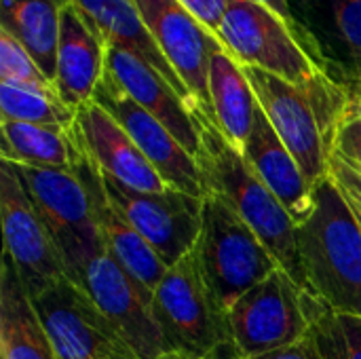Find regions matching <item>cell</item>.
<instances>
[{
  "mask_svg": "<svg viewBox=\"0 0 361 359\" xmlns=\"http://www.w3.org/2000/svg\"><path fill=\"white\" fill-rule=\"evenodd\" d=\"M305 292L361 317V222L332 176L313 186V209L296 226Z\"/></svg>",
  "mask_w": 361,
  "mask_h": 359,
  "instance_id": "6da1fadb",
  "label": "cell"
},
{
  "mask_svg": "<svg viewBox=\"0 0 361 359\" xmlns=\"http://www.w3.org/2000/svg\"><path fill=\"white\" fill-rule=\"evenodd\" d=\"M243 72L260 108L298 161L309 184H319L330 176L334 135L349 95L326 72L305 85L288 83L252 66H243Z\"/></svg>",
  "mask_w": 361,
  "mask_h": 359,
  "instance_id": "7a4b0ae2",
  "label": "cell"
},
{
  "mask_svg": "<svg viewBox=\"0 0 361 359\" xmlns=\"http://www.w3.org/2000/svg\"><path fill=\"white\" fill-rule=\"evenodd\" d=\"M201 150L199 167L205 178L207 193L222 197L243 222L258 235V239L279 260L281 269L305 290L307 279L296 241V224L281 201L267 188L254 169L220 131L216 121L195 114Z\"/></svg>",
  "mask_w": 361,
  "mask_h": 359,
  "instance_id": "3957f363",
  "label": "cell"
},
{
  "mask_svg": "<svg viewBox=\"0 0 361 359\" xmlns=\"http://www.w3.org/2000/svg\"><path fill=\"white\" fill-rule=\"evenodd\" d=\"M152 309L171 359H235L226 311L203 277L197 250L169 267Z\"/></svg>",
  "mask_w": 361,
  "mask_h": 359,
  "instance_id": "277c9868",
  "label": "cell"
},
{
  "mask_svg": "<svg viewBox=\"0 0 361 359\" xmlns=\"http://www.w3.org/2000/svg\"><path fill=\"white\" fill-rule=\"evenodd\" d=\"M195 250L203 277L224 311L281 269L258 235L216 193L203 199V229Z\"/></svg>",
  "mask_w": 361,
  "mask_h": 359,
  "instance_id": "5b68a950",
  "label": "cell"
},
{
  "mask_svg": "<svg viewBox=\"0 0 361 359\" xmlns=\"http://www.w3.org/2000/svg\"><path fill=\"white\" fill-rule=\"evenodd\" d=\"M13 167L57 245L68 279H72L82 264L106 248L85 163L80 169H40L15 163Z\"/></svg>",
  "mask_w": 361,
  "mask_h": 359,
  "instance_id": "8992f818",
  "label": "cell"
},
{
  "mask_svg": "<svg viewBox=\"0 0 361 359\" xmlns=\"http://www.w3.org/2000/svg\"><path fill=\"white\" fill-rule=\"evenodd\" d=\"M218 38L241 63L305 85L324 72L319 51L258 0H228Z\"/></svg>",
  "mask_w": 361,
  "mask_h": 359,
  "instance_id": "52a82bcc",
  "label": "cell"
},
{
  "mask_svg": "<svg viewBox=\"0 0 361 359\" xmlns=\"http://www.w3.org/2000/svg\"><path fill=\"white\" fill-rule=\"evenodd\" d=\"M116 328L140 359H171L163 330L154 317L152 292L137 284L104 248L70 279Z\"/></svg>",
  "mask_w": 361,
  "mask_h": 359,
  "instance_id": "ba28073f",
  "label": "cell"
},
{
  "mask_svg": "<svg viewBox=\"0 0 361 359\" xmlns=\"http://www.w3.org/2000/svg\"><path fill=\"white\" fill-rule=\"evenodd\" d=\"M302 292L283 269L247 290L226 311L235 359L262 355L302 341L309 332Z\"/></svg>",
  "mask_w": 361,
  "mask_h": 359,
  "instance_id": "9c48e42d",
  "label": "cell"
},
{
  "mask_svg": "<svg viewBox=\"0 0 361 359\" xmlns=\"http://www.w3.org/2000/svg\"><path fill=\"white\" fill-rule=\"evenodd\" d=\"M32 305L57 359H140L70 279L38 294Z\"/></svg>",
  "mask_w": 361,
  "mask_h": 359,
  "instance_id": "30bf717a",
  "label": "cell"
},
{
  "mask_svg": "<svg viewBox=\"0 0 361 359\" xmlns=\"http://www.w3.org/2000/svg\"><path fill=\"white\" fill-rule=\"evenodd\" d=\"M0 212L4 258L15 267V273L30 298H36L55 284L68 279L57 245L8 161H2L0 169Z\"/></svg>",
  "mask_w": 361,
  "mask_h": 359,
  "instance_id": "8fae6325",
  "label": "cell"
},
{
  "mask_svg": "<svg viewBox=\"0 0 361 359\" xmlns=\"http://www.w3.org/2000/svg\"><path fill=\"white\" fill-rule=\"evenodd\" d=\"M99 178L108 199L167 267H173L197 248L203 229V199L173 188L165 193L133 190L102 171Z\"/></svg>",
  "mask_w": 361,
  "mask_h": 359,
  "instance_id": "7c38bea8",
  "label": "cell"
},
{
  "mask_svg": "<svg viewBox=\"0 0 361 359\" xmlns=\"http://www.w3.org/2000/svg\"><path fill=\"white\" fill-rule=\"evenodd\" d=\"M148 32L188 89L195 112L214 121L209 97V63L224 44L178 0H133Z\"/></svg>",
  "mask_w": 361,
  "mask_h": 359,
  "instance_id": "4fadbf2b",
  "label": "cell"
},
{
  "mask_svg": "<svg viewBox=\"0 0 361 359\" xmlns=\"http://www.w3.org/2000/svg\"><path fill=\"white\" fill-rule=\"evenodd\" d=\"M93 102H97L129 133L169 188L205 199L207 186L199 161L159 118L133 102L106 70L95 89Z\"/></svg>",
  "mask_w": 361,
  "mask_h": 359,
  "instance_id": "5bb4252c",
  "label": "cell"
},
{
  "mask_svg": "<svg viewBox=\"0 0 361 359\" xmlns=\"http://www.w3.org/2000/svg\"><path fill=\"white\" fill-rule=\"evenodd\" d=\"M76 127L89 161L106 176L142 193H165L167 182L144 157L129 133L97 104L78 108Z\"/></svg>",
  "mask_w": 361,
  "mask_h": 359,
  "instance_id": "9a60e30c",
  "label": "cell"
},
{
  "mask_svg": "<svg viewBox=\"0 0 361 359\" xmlns=\"http://www.w3.org/2000/svg\"><path fill=\"white\" fill-rule=\"evenodd\" d=\"M108 44L93 21L74 0L61 11L55 89L63 104L78 110L89 104L106 70Z\"/></svg>",
  "mask_w": 361,
  "mask_h": 359,
  "instance_id": "2e32d148",
  "label": "cell"
},
{
  "mask_svg": "<svg viewBox=\"0 0 361 359\" xmlns=\"http://www.w3.org/2000/svg\"><path fill=\"white\" fill-rule=\"evenodd\" d=\"M106 72L133 102H137L146 112L159 118L195 159L199 157L201 138L195 114L154 68H150L146 61L131 55L129 51L108 47Z\"/></svg>",
  "mask_w": 361,
  "mask_h": 359,
  "instance_id": "e0dca14e",
  "label": "cell"
},
{
  "mask_svg": "<svg viewBox=\"0 0 361 359\" xmlns=\"http://www.w3.org/2000/svg\"><path fill=\"white\" fill-rule=\"evenodd\" d=\"M241 154L267 188L281 201L294 224L298 226L305 222L313 209V186L302 174L298 161L277 135L260 104L256 110L254 129Z\"/></svg>",
  "mask_w": 361,
  "mask_h": 359,
  "instance_id": "ac0fdd59",
  "label": "cell"
},
{
  "mask_svg": "<svg viewBox=\"0 0 361 359\" xmlns=\"http://www.w3.org/2000/svg\"><path fill=\"white\" fill-rule=\"evenodd\" d=\"M85 171L93 190V203L95 214L102 231V239L108 248V252L118 260V264L148 292L154 294L159 284L163 281L169 267L161 260V256L152 250V245L140 235V231L123 216V212L108 199L97 167L89 161H85Z\"/></svg>",
  "mask_w": 361,
  "mask_h": 359,
  "instance_id": "d6986e66",
  "label": "cell"
},
{
  "mask_svg": "<svg viewBox=\"0 0 361 359\" xmlns=\"http://www.w3.org/2000/svg\"><path fill=\"white\" fill-rule=\"evenodd\" d=\"M74 2L93 17L108 47H118L123 51H129L131 55L140 57L150 68H154L186 102L190 112H195V104L188 89L178 78L176 70L171 68V63L159 49L157 40L148 32L133 0H74Z\"/></svg>",
  "mask_w": 361,
  "mask_h": 359,
  "instance_id": "ffe728a7",
  "label": "cell"
},
{
  "mask_svg": "<svg viewBox=\"0 0 361 359\" xmlns=\"http://www.w3.org/2000/svg\"><path fill=\"white\" fill-rule=\"evenodd\" d=\"M2 161L40 169H80L87 152L74 123L72 129L0 121Z\"/></svg>",
  "mask_w": 361,
  "mask_h": 359,
  "instance_id": "44dd1931",
  "label": "cell"
},
{
  "mask_svg": "<svg viewBox=\"0 0 361 359\" xmlns=\"http://www.w3.org/2000/svg\"><path fill=\"white\" fill-rule=\"evenodd\" d=\"M209 97L216 125L224 138L243 152L254 129L258 99L243 72V66L224 47L212 55Z\"/></svg>",
  "mask_w": 361,
  "mask_h": 359,
  "instance_id": "7402d4cb",
  "label": "cell"
},
{
  "mask_svg": "<svg viewBox=\"0 0 361 359\" xmlns=\"http://www.w3.org/2000/svg\"><path fill=\"white\" fill-rule=\"evenodd\" d=\"M0 355L2 359H57L32 298L8 258H4L0 273Z\"/></svg>",
  "mask_w": 361,
  "mask_h": 359,
  "instance_id": "603a6c76",
  "label": "cell"
},
{
  "mask_svg": "<svg viewBox=\"0 0 361 359\" xmlns=\"http://www.w3.org/2000/svg\"><path fill=\"white\" fill-rule=\"evenodd\" d=\"M70 0H0V28L11 32L55 83L61 11Z\"/></svg>",
  "mask_w": 361,
  "mask_h": 359,
  "instance_id": "cb8c5ba5",
  "label": "cell"
},
{
  "mask_svg": "<svg viewBox=\"0 0 361 359\" xmlns=\"http://www.w3.org/2000/svg\"><path fill=\"white\" fill-rule=\"evenodd\" d=\"M309 320L307 341L319 359H361V317L336 313L319 298L302 292Z\"/></svg>",
  "mask_w": 361,
  "mask_h": 359,
  "instance_id": "d4e9b609",
  "label": "cell"
},
{
  "mask_svg": "<svg viewBox=\"0 0 361 359\" xmlns=\"http://www.w3.org/2000/svg\"><path fill=\"white\" fill-rule=\"evenodd\" d=\"M78 110L61 102L57 93H44L0 83V116L4 121L72 129Z\"/></svg>",
  "mask_w": 361,
  "mask_h": 359,
  "instance_id": "484cf974",
  "label": "cell"
},
{
  "mask_svg": "<svg viewBox=\"0 0 361 359\" xmlns=\"http://www.w3.org/2000/svg\"><path fill=\"white\" fill-rule=\"evenodd\" d=\"M332 19L343 42V59L326 74L361 104V0H330Z\"/></svg>",
  "mask_w": 361,
  "mask_h": 359,
  "instance_id": "4316f807",
  "label": "cell"
},
{
  "mask_svg": "<svg viewBox=\"0 0 361 359\" xmlns=\"http://www.w3.org/2000/svg\"><path fill=\"white\" fill-rule=\"evenodd\" d=\"M0 83L57 93L55 83L44 76L25 47L4 28H0Z\"/></svg>",
  "mask_w": 361,
  "mask_h": 359,
  "instance_id": "83f0119b",
  "label": "cell"
},
{
  "mask_svg": "<svg viewBox=\"0 0 361 359\" xmlns=\"http://www.w3.org/2000/svg\"><path fill=\"white\" fill-rule=\"evenodd\" d=\"M343 163L355 169L361 176V104L351 102L347 104L334 135V150Z\"/></svg>",
  "mask_w": 361,
  "mask_h": 359,
  "instance_id": "f1b7e54d",
  "label": "cell"
},
{
  "mask_svg": "<svg viewBox=\"0 0 361 359\" xmlns=\"http://www.w3.org/2000/svg\"><path fill=\"white\" fill-rule=\"evenodd\" d=\"M186 11H190L207 30L218 36L222 17L226 13L228 0H178Z\"/></svg>",
  "mask_w": 361,
  "mask_h": 359,
  "instance_id": "f546056e",
  "label": "cell"
},
{
  "mask_svg": "<svg viewBox=\"0 0 361 359\" xmlns=\"http://www.w3.org/2000/svg\"><path fill=\"white\" fill-rule=\"evenodd\" d=\"M330 176L334 178V182L341 186V190L345 193L347 201L351 203L355 216L360 218L361 222V193L353 180V174H351V167L347 163H343L336 154L330 157Z\"/></svg>",
  "mask_w": 361,
  "mask_h": 359,
  "instance_id": "4dcf8cb0",
  "label": "cell"
},
{
  "mask_svg": "<svg viewBox=\"0 0 361 359\" xmlns=\"http://www.w3.org/2000/svg\"><path fill=\"white\" fill-rule=\"evenodd\" d=\"M241 359H319L315 349L311 347V343L307 341V336L294 345H288V347H281V349H275V351H269V353H262V355H254V358H241Z\"/></svg>",
  "mask_w": 361,
  "mask_h": 359,
  "instance_id": "1f68e13d",
  "label": "cell"
},
{
  "mask_svg": "<svg viewBox=\"0 0 361 359\" xmlns=\"http://www.w3.org/2000/svg\"><path fill=\"white\" fill-rule=\"evenodd\" d=\"M351 174H353V180H355V184H357V188H360V193H361V176L355 171V169H351Z\"/></svg>",
  "mask_w": 361,
  "mask_h": 359,
  "instance_id": "d6a6232c",
  "label": "cell"
}]
</instances>
